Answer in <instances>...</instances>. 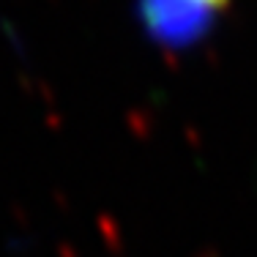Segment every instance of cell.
<instances>
[{
  "label": "cell",
  "instance_id": "cell-1",
  "mask_svg": "<svg viewBox=\"0 0 257 257\" xmlns=\"http://www.w3.org/2000/svg\"><path fill=\"white\" fill-rule=\"evenodd\" d=\"M224 9L227 0H140L145 28L170 44H183L203 33Z\"/></svg>",
  "mask_w": 257,
  "mask_h": 257
}]
</instances>
